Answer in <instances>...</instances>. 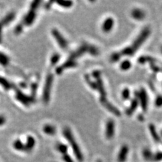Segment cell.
<instances>
[{
	"instance_id": "cell-1",
	"label": "cell",
	"mask_w": 162,
	"mask_h": 162,
	"mask_svg": "<svg viewBox=\"0 0 162 162\" xmlns=\"http://www.w3.org/2000/svg\"><path fill=\"white\" fill-rule=\"evenodd\" d=\"M150 33L151 31L149 28L145 27L131 45L126 47L125 49L119 52L121 56H132L133 55V54L139 49V48L142 45L143 43L147 40V39L150 35Z\"/></svg>"
},
{
	"instance_id": "cell-2",
	"label": "cell",
	"mask_w": 162,
	"mask_h": 162,
	"mask_svg": "<svg viewBox=\"0 0 162 162\" xmlns=\"http://www.w3.org/2000/svg\"><path fill=\"white\" fill-rule=\"evenodd\" d=\"M63 133H64V137H66V139L68 140L70 145H71L72 149V150H73L74 153L76 156V159H77V160L79 162H83L84 159L83 155V153H82V151L79 147V145H78V143H76L75 139H74V137L73 135H72L71 130L69 128H64Z\"/></svg>"
},
{
	"instance_id": "cell-3",
	"label": "cell",
	"mask_w": 162,
	"mask_h": 162,
	"mask_svg": "<svg viewBox=\"0 0 162 162\" xmlns=\"http://www.w3.org/2000/svg\"><path fill=\"white\" fill-rule=\"evenodd\" d=\"M89 53L92 55H97L99 54V49L95 46L93 45H89L88 43H83L81 47L78 48L76 51H74L71 55H70L68 59L74 60V59L81 57L85 53Z\"/></svg>"
},
{
	"instance_id": "cell-4",
	"label": "cell",
	"mask_w": 162,
	"mask_h": 162,
	"mask_svg": "<svg viewBox=\"0 0 162 162\" xmlns=\"http://www.w3.org/2000/svg\"><path fill=\"white\" fill-rule=\"evenodd\" d=\"M53 81V76L52 74H49L46 78L45 83L43 92V100L45 103H48L50 100V95H51V90L52 87V84Z\"/></svg>"
},
{
	"instance_id": "cell-5",
	"label": "cell",
	"mask_w": 162,
	"mask_h": 162,
	"mask_svg": "<svg viewBox=\"0 0 162 162\" xmlns=\"http://www.w3.org/2000/svg\"><path fill=\"white\" fill-rule=\"evenodd\" d=\"M51 34L53 36L54 38H55V39L57 41V44L59 45V46L61 48V49L64 50L68 49V41H67L66 39L61 35V33H59L57 29H53L52 30Z\"/></svg>"
},
{
	"instance_id": "cell-6",
	"label": "cell",
	"mask_w": 162,
	"mask_h": 162,
	"mask_svg": "<svg viewBox=\"0 0 162 162\" xmlns=\"http://www.w3.org/2000/svg\"><path fill=\"white\" fill-rule=\"evenodd\" d=\"M137 97L139 99L143 111H147L148 107V97L146 91L143 88L141 89L139 92L137 93Z\"/></svg>"
},
{
	"instance_id": "cell-7",
	"label": "cell",
	"mask_w": 162,
	"mask_h": 162,
	"mask_svg": "<svg viewBox=\"0 0 162 162\" xmlns=\"http://www.w3.org/2000/svg\"><path fill=\"white\" fill-rule=\"evenodd\" d=\"M100 102L105 107L108 111H109L113 114H114L116 116H120L121 115L120 111L115 107L114 105H112L110 102L106 99V97H100Z\"/></svg>"
},
{
	"instance_id": "cell-8",
	"label": "cell",
	"mask_w": 162,
	"mask_h": 162,
	"mask_svg": "<svg viewBox=\"0 0 162 162\" xmlns=\"http://www.w3.org/2000/svg\"><path fill=\"white\" fill-rule=\"evenodd\" d=\"M16 98L20 102H21V103L26 106H29L30 104L35 102L34 97H31L26 95L23 94L22 92H20V91L18 90L17 91V92H16Z\"/></svg>"
},
{
	"instance_id": "cell-9",
	"label": "cell",
	"mask_w": 162,
	"mask_h": 162,
	"mask_svg": "<svg viewBox=\"0 0 162 162\" xmlns=\"http://www.w3.org/2000/svg\"><path fill=\"white\" fill-rule=\"evenodd\" d=\"M115 134V122L111 119L107 120L105 126V137L108 139H112Z\"/></svg>"
},
{
	"instance_id": "cell-10",
	"label": "cell",
	"mask_w": 162,
	"mask_h": 162,
	"mask_svg": "<svg viewBox=\"0 0 162 162\" xmlns=\"http://www.w3.org/2000/svg\"><path fill=\"white\" fill-rule=\"evenodd\" d=\"M77 66V62L75 60H71V59H68L66 62L64 63L61 66L57 67L56 68V73L57 74H60L63 72L65 69L74 68Z\"/></svg>"
},
{
	"instance_id": "cell-11",
	"label": "cell",
	"mask_w": 162,
	"mask_h": 162,
	"mask_svg": "<svg viewBox=\"0 0 162 162\" xmlns=\"http://www.w3.org/2000/svg\"><path fill=\"white\" fill-rule=\"evenodd\" d=\"M36 12L34 10H30L29 12L26 14L23 19L22 24L27 26H30L34 22L35 18H36Z\"/></svg>"
},
{
	"instance_id": "cell-12",
	"label": "cell",
	"mask_w": 162,
	"mask_h": 162,
	"mask_svg": "<svg viewBox=\"0 0 162 162\" xmlns=\"http://www.w3.org/2000/svg\"><path fill=\"white\" fill-rule=\"evenodd\" d=\"M128 147L126 145H124L121 147L120 151H119L118 155V162H125L127 159V156L128 153Z\"/></svg>"
},
{
	"instance_id": "cell-13",
	"label": "cell",
	"mask_w": 162,
	"mask_h": 162,
	"mask_svg": "<svg viewBox=\"0 0 162 162\" xmlns=\"http://www.w3.org/2000/svg\"><path fill=\"white\" fill-rule=\"evenodd\" d=\"M114 25V20L112 18H107L104 20L101 29L104 33H109L113 29Z\"/></svg>"
},
{
	"instance_id": "cell-14",
	"label": "cell",
	"mask_w": 162,
	"mask_h": 162,
	"mask_svg": "<svg viewBox=\"0 0 162 162\" xmlns=\"http://www.w3.org/2000/svg\"><path fill=\"white\" fill-rule=\"evenodd\" d=\"M139 99H138L137 97H136L132 100L131 104H130V107L126 109V113L128 115H131L133 113L135 112V111H136L137 108L138 107V105H139Z\"/></svg>"
},
{
	"instance_id": "cell-15",
	"label": "cell",
	"mask_w": 162,
	"mask_h": 162,
	"mask_svg": "<svg viewBox=\"0 0 162 162\" xmlns=\"http://www.w3.org/2000/svg\"><path fill=\"white\" fill-rule=\"evenodd\" d=\"M131 16L134 19L137 20H143L145 17V14L142 10L139 8L134 9L131 12Z\"/></svg>"
},
{
	"instance_id": "cell-16",
	"label": "cell",
	"mask_w": 162,
	"mask_h": 162,
	"mask_svg": "<svg viewBox=\"0 0 162 162\" xmlns=\"http://www.w3.org/2000/svg\"><path fill=\"white\" fill-rule=\"evenodd\" d=\"M35 139L32 136H28L25 145V152H31L35 146Z\"/></svg>"
},
{
	"instance_id": "cell-17",
	"label": "cell",
	"mask_w": 162,
	"mask_h": 162,
	"mask_svg": "<svg viewBox=\"0 0 162 162\" xmlns=\"http://www.w3.org/2000/svg\"><path fill=\"white\" fill-rule=\"evenodd\" d=\"M149 128L150 133H151V137H153V140L155 141L156 143L161 142V137H160L159 134L157 133L155 126H154L153 124H151Z\"/></svg>"
},
{
	"instance_id": "cell-18",
	"label": "cell",
	"mask_w": 162,
	"mask_h": 162,
	"mask_svg": "<svg viewBox=\"0 0 162 162\" xmlns=\"http://www.w3.org/2000/svg\"><path fill=\"white\" fill-rule=\"evenodd\" d=\"M14 18H15V14L14 12H11L10 14L6 15V16H5L3 19L0 21V22L2 24L3 26L7 25H8L9 23H10V22L14 19Z\"/></svg>"
},
{
	"instance_id": "cell-19",
	"label": "cell",
	"mask_w": 162,
	"mask_h": 162,
	"mask_svg": "<svg viewBox=\"0 0 162 162\" xmlns=\"http://www.w3.org/2000/svg\"><path fill=\"white\" fill-rule=\"evenodd\" d=\"M43 131L46 135H53L56 133V129H55V128L53 126L50 125V124H47V125L44 126L43 128Z\"/></svg>"
},
{
	"instance_id": "cell-20",
	"label": "cell",
	"mask_w": 162,
	"mask_h": 162,
	"mask_svg": "<svg viewBox=\"0 0 162 162\" xmlns=\"http://www.w3.org/2000/svg\"><path fill=\"white\" fill-rule=\"evenodd\" d=\"M97 90L99 91L101 97H106V91L105 88H104L103 83L101 78L97 79Z\"/></svg>"
},
{
	"instance_id": "cell-21",
	"label": "cell",
	"mask_w": 162,
	"mask_h": 162,
	"mask_svg": "<svg viewBox=\"0 0 162 162\" xmlns=\"http://www.w3.org/2000/svg\"><path fill=\"white\" fill-rule=\"evenodd\" d=\"M13 147L16 150L25 152V145H24L19 139H17L13 143Z\"/></svg>"
},
{
	"instance_id": "cell-22",
	"label": "cell",
	"mask_w": 162,
	"mask_h": 162,
	"mask_svg": "<svg viewBox=\"0 0 162 162\" xmlns=\"http://www.w3.org/2000/svg\"><path fill=\"white\" fill-rule=\"evenodd\" d=\"M0 85L2 86L3 88L5 89V90H9V89L12 88V84L7 79H5L3 77H1V76H0Z\"/></svg>"
},
{
	"instance_id": "cell-23",
	"label": "cell",
	"mask_w": 162,
	"mask_h": 162,
	"mask_svg": "<svg viewBox=\"0 0 162 162\" xmlns=\"http://www.w3.org/2000/svg\"><path fill=\"white\" fill-rule=\"evenodd\" d=\"M10 63V58L4 53L0 52V64L3 66H7Z\"/></svg>"
},
{
	"instance_id": "cell-24",
	"label": "cell",
	"mask_w": 162,
	"mask_h": 162,
	"mask_svg": "<svg viewBox=\"0 0 162 162\" xmlns=\"http://www.w3.org/2000/svg\"><path fill=\"white\" fill-rule=\"evenodd\" d=\"M56 149L59 153H61L63 155L67 154L68 151V147L66 145L63 144V143H57L56 145Z\"/></svg>"
},
{
	"instance_id": "cell-25",
	"label": "cell",
	"mask_w": 162,
	"mask_h": 162,
	"mask_svg": "<svg viewBox=\"0 0 162 162\" xmlns=\"http://www.w3.org/2000/svg\"><path fill=\"white\" fill-rule=\"evenodd\" d=\"M139 62L141 63V64H145L146 62H150L151 64H153L155 61V59L152 58V57L149 56H143L139 58Z\"/></svg>"
},
{
	"instance_id": "cell-26",
	"label": "cell",
	"mask_w": 162,
	"mask_h": 162,
	"mask_svg": "<svg viewBox=\"0 0 162 162\" xmlns=\"http://www.w3.org/2000/svg\"><path fill=\"white\" fill-rule=\"evenodd\" d=\"M143 155L146 160H151L153 157V154L149 149H145L143 151Z\"/></svg>"
},
{
	"instance_id": "cell-27",
	"label": "cell",
	"mask_w": 162,
	"mask_h": 162,
	"mask_svg": "<svg viewBox=\"0 0 162 162\" xmlns=\"http://www.w3.org/2000/svg\"><path fill=\"white\" fill-rule=\"evenodd\" d=\"M131 62L128 60H124L120 64V68L121 70H124V71H126V70H129L131 68Z\"/></svg>"
},
{
	"instance_id": "cell-28",
	"label": "cell",
	"mask_w": 162,
	"mask_h": 162,
	"mask_svg": "<svg viewBox=\"0 0 162 162\" xmlns=\"http://www.w3.org/2000/svg\"><path fill=\"white\" fill-rule=\"evenodd\" d=\"M56 3L59 6L66 7V8H69V7H72V4H73V2L71 1H56Z\"/></svg>"
},
{
	"instance_id": "cell-29",
	"label": "cell",
	"mask_w": 162,
	"mask_h": 162,
	"mask_svg": "<svg viewBox=\"0 0 162 162\" xmlns=\"http://www.w3.org/2000/svg\"><path fill=\"white\" fill-rule=\"evenodd\" d=\"M85 78L86 81L87 82V83L89 84V85L91 87V88L94 89V90H97V83L93 81H91V80L89 75H85Z\"/></svg>"
},
{
	"instance_id": "cell-30",
	"label": "cell",
	"mask_w": 162,
	"mask_h": 162,
	"mask_svg": "<svg viewBox=\"0 0 162 162\" xmlns=\"http://www.w3.org/2000/svg\"><path fill=\"white\" fill-rule=\"evenodd\" d=\"M130 91L128 88H125L123 89L122 92V97L123 99L128 100L130 99Z\"/></svg>"
},
{
	"instance_id": "cell-31",
	"label": "cell",
	"mask_w": 162,
	"mask_h": 162,
	"mask_svg": "<svg viewBox=\"0 0 162 162\" xmlns=\"http://www.w3.org/2000/svg\"><path fill=\"white\" fill-rule=\"evenodd\" d=\"M59 58H60V55H59L58 53H54L53 55H52V57L51 58V66H55V65L56 64L57 62H58Z\"/></svg>"
},
{
	"instance_id": "cell-32",
	"label": "cell",
	"mask_w": 162,
	"mask_h": 162,
	"mask_svg": "<svg viewBox=\"0 0 162 162\" xmlns=\"http://www.w3.org/2000/svg\"><path fill=\"white\" fill-rule=\"evenodd\" d=\"M121 57L122 56H121L119 52L118 53H114L111 55L110 59L112 62H116V61H118L121 58Z\"/></svg>"
},
{
	"instance_id": "cell-33",
	"label": "cell",
	"mask_w": 162,
	"mask_h": 162,
	"mask_svg": "<svg viewBox=\"0 0 162 162\" xmlns=\"http://www.w3.org/2000/svg\"><path fill=\"white\" fill-rule=\"evenodd\" d=\"M22 30H23V24H22V23L18 24V25L16 27V28H15V30H14L15 34L19 35L20 33H22Z\"/></svg>"
},
{
	"instance_id": "cell-34",
	"label": "cell",
	"mask_w": 162,
	"mask_h": 162,
	"mask_svg": "<svg viewBox=\"0 0 162 162\" xmlns=\"http://www.w3.org/2000/svg\"><path fill=\"white\" fill-rule=\"evenodd\" d=\"M153 160L155 161H159L162 160V152L156 153L155 155H153Z\"/></svg>"
},
{
	"instance_id": "cell-35",
	"label": "cell",
	"mask_w": 162,
	"mask_h": 162,
	"mask_svg": "<svg viewBox=\"0 0 162 162\" xmlns=\"http://www.w3.org/2000/svg\"><path fill=\"white\" fill-rule=\"evenodd\" d=\"M40 3H41V1H38V0L33 1L31 4V10L35 11V10H36L37 7H39V5Z\"/></svg>"
},
{
	"instance_id": "cell-36",
	"label": "cell",
	"mask_w": 162,
	"mask_h": 162,
	"mask_svg": "<svg viewBox=\"0 0 162 162\" xmlns=\"http://www.w3.org/2000/svg\"><path fill=\"white\" fill-rule=\"evenodd\" d=\"M155 105L158 107H161L162 106V96L159 95L156 97L155 101Z\"/></svg>"
},
{
	"instance_id": "cell-37",
	"label": "cell",
	"mask_w": 162,
	"mask_h": 162,
	"mask_svg": "<svg viewBox=\"0 0 162 162\" xmlns=\"http://www.w3.org/2000/svg\"><path fill=\"white\" fill-rule=\"evenodd\" d=\"M63 160L65 162H74V160L72 158L70 157V155H68V154H65V155H63Z\"/></svg>"
},
{
	"instance_id": "cell-38",
	"label": "cell",
	"mask_w": 162,
	"mask_h": 162,
	"mask_svg": "<svg viewBox=\"0 0 162 162\" xmlns=\"http://www.w3.org/2000/svg\"><path fill=\"white\" fill-rule=\"evenodd\" d=\"M92 76H93L96 80L100 79V78H101V72H100L99 70H95V71L93 72Z\"/></svg>"
},
{
	"instance_id": "cell-39",
	"label": "cell",
	"mask_w": 162,
	"mask_h": 162,
	"mask_svg": "<svg viewBox=\"0 0 162 162\" xmlns=\"http://www.w3.org/2000/svg\"><path fill=\"white\" fill-rule=\"evenodd\" d=\"M151 68L153 69V71H155L156 72H159L160 69H159V67H158L157 66H156V65H154L153 64H151Z\"/></svg>"
},
{
	"instance_id": "cell-40",
	"label": "cell",
	"mask_w": 162,
	"mask_h": 162,
	"mask_svg": "<svg viewBox=\"0 0 162 162\" xmlns=\"http://www.w3.org/2000/svg\"><path fill=\"white\" fill-rule=\"evenodd\" d=\"M5 122V119L3 116H0V126H2Z\"/></svg>"
},
{
	"instance_id": "cell-41",
	"label": "cell",
	"mask_w": 162,
	"mask_h": 162,
	"mask_svg": "<svg viewBox=\"0 0 162 162\" xmlns=\"http://www.w3.org/2000/svg\"><path fill=\"white\" fill-rule=\"evenodd\" d=\"M3 25L1 23V22H0V43L1 42V34H2V29H3Z\"/></svg>"
},
{
	"instance_id": "cell-42",
	"label": "cell",
	"mask_w": 162,
	"mask_h": 162,
	"mask_svg": "<svg viewBox=\"0 0 162 162\" xmlns=\"http://www.w3.org/2000/svg\"><path fill=\"white\" fill-rule=\"evenodd\" d=\"M37 89V84H33L32 85V90L34 93H35V91H36Z\"/></svg>"
},
{
	"instance_id": "cell-43",
	"label": "cell",
	"mask_w": 162,
	"mask_h": 162,
	"mask_svg": "<svg viewBox=\"0 0 162 162\" xmlns=\"http://www.w3.org/2000/svg\"><path fill=\"white\" fill-rule=\"evenodd\" d=\"M139 120L142 121V120H143V117L142 116V115H141V116H140V115H139Z\"/></svg>"
},
{
	"instance_id": "cell-44",
	"label": "cell",
	"mask_w": 162,
	"mask_h": 162,
	"mask_svg": "<svg viewBox=\"0 0 162 162\" xmlns=\"http://www.w3.org/2000/svg\"><path fill=\"white\" fill-rule=\"evenodd\" d=\"M97 162H101V160H97Z\"/></svg>"
},
{
	"instance_id": "cell-45",
	"label": "cell",
	"mask_w": 162,
	"mask_h": 162,
	"mask_svg": "<svg viewBox=\"0 0 162 162\" xmlns=\"http://www.w3.org/2000/svg\"><path fill=\"white\" fill-rule=\"evenodd\" d=\"M161 136H162V131H161Z\"/></svg>"
}]
</instances>
